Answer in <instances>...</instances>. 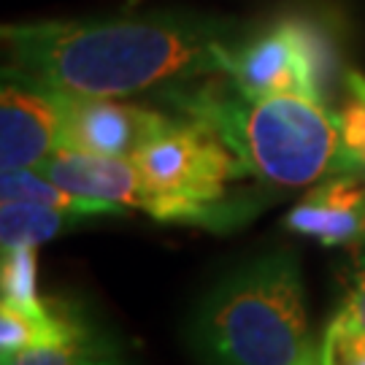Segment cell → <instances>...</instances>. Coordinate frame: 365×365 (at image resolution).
Segmentation results:
<instances>
[{"label":"cell","mask_w":365,"mask_h":365,"mask_svg":"<svg viewBox=\"0 0 365 365\" xmlns=\"http://www.w3.org/2000/svg\"><path fill=\"white\" fill-rule=\"evenodd\" d=\"M230 25L184 14L6 25L3 76L73 98H122L220 73Z\"/></svg>","instance_id":"6da1fadb"},{"label":"cell","mask_w":365,"mask_h":365,"mask_svg":"<svg viewBox=\"0 0 365 365\" xmlns=\"http://www.w3.org/2000/svg\"><path fill=\"white\" fill-rule=\"evenodd\" d=\"M170 101L184 117L214 128L244 163L247 176L271 187H306L346 170L339 114L325 101L303 95L249 101L230 81L227 87H173Z\"/></svg>","instance_id":"7a4b0ae2"},{"label":"cell","mask_w":365,"mask_h":365,"mask_svg":"<svg viewBox=\"0 0 365 365\" xmlns=\"http://www.w3.org/2000/svg\"><path fill=\"white\" fill-rule=\"evenodd\" d=\"M187 344L203 365H295L312 346L298 257L268 252L197 303Z\"/></svg>","instance_id":"3957f363"},{"label":"cell","mask_w":365,"mask_h":365,"mask_svg":"<svg viewBox=\"0 0 365 365\" xmlns=\"http://www.w3.org/2000/svg\"><path fill=\"white\" fill-rule=\"evenodd\" d=\"M146 184L182 209L184 225L227 227L238 211L227 203V184L247 168L220 133L195 117L168 119L135 155Z\"/></svg>","instance_id":"277c9868"},{"label":"cell","mask_w":365,"mask_h":365,"mask_svg":"<svg viewBox=\"0 0 365 365\" xmlns=\"http://www.w3.org/2000/svg\"><path fill=\"white\" fill-rule=\"evenodd\" d=\"M220 73L249 101L274 95L325 101V43L303 22H282L241 46H222Z\"/></svg>","instance_id":"5b68a950"},{"label":"cell","mask_w":365,"mask_h":365,"mask_svg":"<svg viewBox=\"0 0 365 365\" xmlns=\"http://www.w3.org/2000/svg\"><path fill=\"white\" fill-rule=\"evenodd\" d=\"M49 182L60 184L73 195L106 200L122 209L146 211L157 222L184 225L182 209L165 195L155 192L141 176L133 157H108L78 152V149H57L41 168Z\"/></svg>","instance_id":"8992f818"},{"label":"cell","mask_w":365,"mask_h":365,"mask_svg":"<svg viewBox=\"0 0 365 365\" xmlns=\"http://www.w3.org/2000/svg\"><path fill=\"white\" fill-rule=\"evenodd\" d=\"M66 101L19 78L3 76L0 90V168H41L60 149Z\"/></svg>","instance_id":"52a82bcc"},{"label":"cell","mask_w":365,"mask_h":365,"mask_svg":"<svg viewBox=\"0 0 365 365\" xmlns=\"http://www.w3.org/2000/svg\"><path fill=\"white\" fill-rule=\"evenodd\" d=\"M63 101L66 114L60 149H78L92 155L133 157L170 119L144 106L119 103L114 98L63 95Z\"/></svg>","instance_id":"ba28073f"},{"label":"cell","mask_w":365,"mask_h":365,"mask_svg":"<svg viewBox=\"0 0 365 365\" xmlns=\"http://www.w3.org/2000/svg\"><path fill=\"white\" fill-rule=\"evenodd\" d=\"M284 225L292 233L317 238L322 247H365V170L330 173L317 182Z\"/></svg>","instance_id":"9c48e42d"},{"label":"cell","mask_w":365,"mask_h":365,"mask_svg":"<svg viewBox=\"0 0 365 365\" xmlns=\"http://www.w3.org/2000/svg\"><path fill=\"white\" fill-rule=\"evenodd\" d=\"M0 200H27V203H43L52 209L68 211L78 220H95V217H122L128 209L106 203V200H90V197L73 195L63 190L60 184L49 182L41 170L22 168V170H3L0 179Z\"/></svg>","instance_id":"30bf717a"},{"label":"cell","mask_w":365,"mask_h":365,"mask_svg":"<svg viewBox=\"0 0 365 365\" xmlns=\"http://www.w3.org/2000/svg\"><path fill=\"white\" fill-rule=\"evenodd\" d=\"M78 222L84 220H78L68 211L43 206V203L11 200L0 206V244L3 249L41 247L60 233L71 230Z\"/></svg>","instance_id":"8fae6325"},{"label":"cell","mask_w":365,"mask_h":365,"mask_svg":"<svg viewBox=\"0 0 365 365\" xmlns=\"http://www.w3.org/2000/svg\"><path fill=\"white\" fill-rule=\"evenodd\" d=\"M36 249L38 247H11L3 249V268H0V287L3 303L30 314H49V303L38 298L36 282Z\"/></svg>","instance_id":"7c38bea8"},{"label":"cell","mask_w":365,"mask_h":365,"mask_svg":"<svg viewBox=\"0 0 365 365\" xmlns=\"http://www.w3.org/2000/svg\"><path fill=\"white\" fill-rule=\"evenodd\" d=\"M95 354H101L98 346L90 344L84 333H78L60 344H41L11 354H0V365H81Z\"/></svg>","instance_id":"4fadbf2b"},{"label":"cell","mask_w":365,"mask_h":365,"mask_svg":"<svg viewBox=\"0 0 365 365\" xmlns=\"http://www.w3.org/2000/svg\"><path fill=\"white\" fill-rule=\"evenodd\" d=\"M333 327L339 333H349V336H363L365 339V276L357 282V287L349 295L346 309L336 317Z\"/></svg>","instance_id":"5bb4252c"},{"label":"cell","mask_w":365,"mask_h":365,"mask_svg":"<svg viewBox=\"0 0 365 365\" xmlns=\"http://www.w3.org/2000/svg\"><path fill=\"white\" fill-rule=\"evenodd\" d=\"M295 365H322V349H317V346L312 344V346L306 349V354H303Z\"/></svg>","instance_id":"9a60e30c"},{"label":"cell","mask_w":365,"mask_h":365,"mask_svg":"<svg viewBox=\"0 0 365 365\" xmlns=\"http://www.w3.org/2000/svg\"><path fill=\"white\" fill-rule=\"evenodd\" d=\"M81 365H125V363H119L117 357H111V354L101 352V354H95V357H87Z\"/></svg>","instance_id":"2e32d148"}]
</instances>
